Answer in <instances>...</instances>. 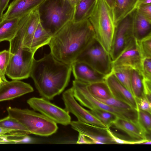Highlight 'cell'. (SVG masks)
<instances>
[{"label":"cell","mask_w":151,"mask_h":151,"mask_svg":"<svg viewBox=\"0 0 151 151\" xmlns=\"http://www.w3.org/2000/svg\"><path fill=\"white\" fill-rule=\"evenodd\" d=\"M95 37L88 19L70 21L53 35L48 45L50 53L58 60L71 65Z\"/></svg>","instance_id":"cell-1"},{"label":"cell","mask_w":151,"mask_h":151,"mask_svg":"<svg viewBox=\"0 0 151 151\" xmlns=\"http://www.w3.org/2000/svg\"><path fill=\"white\" fill-rule=\"evenodd\" d=\"M71 72V65L58 60L50 53L34 59L30 77L42 98L50 100L67 86Z\"/></svg>","instance_id":"cell-2"},{"label":"cell","mask_w":151,"mask_h":151,"mask_svg":"<svg viewBox=\"0 0 151 151\" xmlns=\"http://www.w3.org/2000/svg\"><path fill=\"white\" fill-rule=\"evenodd\" d=\"M88 19L95 38L110 53L115 27L112 9L105 0H97Z\"/></svg>","instance_id":"cell-3"},{"label":"cell","mask_w":151,"mask_h":151,"mask_svg":"<svg viewBox=\"0 0 151 151\" xmlns=\"http://www.w3.org/2000/svg\"><path fill=\"white\" fill-rule=\"evenodd\" d=\"M39 10L42 25L53 35L72 20L74 8L64 0H47Z\"/></svg>","instance_id":"cell-4"},{"label":"cell","mask_w":151,"mask_h":151,"mask_svg":"<svg viewBox=\"0 0 151 151\" xmlns=\"http://www.w3.org/2000/svg\"><path fill=\"white\" fill-rule=\"evenodd\" d=\"M8 115L24 126L30 132L41 136H48L55 133L58 129L57 123L41 113L28 109L9 107Z\"/></svg>","instance_id":"cell-5"},{"label":"cell","mask_w":151,"mask_h":151,"mask_svg":"<svg viewBox=\"0 0 151 151\" xmlns=\"http://www.w3.org/2000/svg\"><path fill=\"white\" fill-rule=\"evenodd\" d=\"M87 83L74 80L73 82V95L80 104L90 110L100 109L111 112L118 118L135 123L137 122L138 111L131 109H121L109 106L98 100L93 97L88 91Z\"/></svg>","instance_id":"cell-6"},{"label":"cell","mask_w":151,"mask_h":151,"mask_svg":"<svg viewBox=\"0 0 151 151\" xmlns=\"http://www.w3.org/2000/svg\"><path fill=\"white\" fill-rule=\"evenodd\" d=\"M76 60L86 63L106 76L112 72L113 62L110 54L95 37Z\"/></svg>","instance_id":"cell-7"},{"label":"cell","mask_w":151,"mask_h":151,"mask_svg":"<svg viewBox=\"0 0 151 151\" xmlns=\"http://www.w3.org/2000/svg\"><path fill=\"white\" fill-rule=\"evenodd\" d=\"M9 50L10 57L6 75L12 80L28 78L30 76L35 54L22 46Z\"/></svg>","instance_id":"cell-8"},{"label":"cell","mask_w":151,"mask_h":151,"mask_svg":"<svg viewBox=\"0 0 151 151\" xmlns=\"http://www.w3.org/2000/svg\"><path fill=\"white\" fill-rule=\"evenodd\" d=\"M134 10L115 25L109 53L112 62L134 38L133 30Z\"/></svg>","instance_id":"cell-9"},{"label":"cell","mask_w":151,"mask_h":151,"mask_svg":"<svg viewBox=\"0 0 151 151\" xmlns=\"http://www.w3.org/2000/svg\"><path fill=\"white\" fill-rule=\"evenodd\" d=\"M27 103L34 110L53 121L57 124L66 126L70 124L71 118L69 112L42 98L32 97Z\"/></svg>","instance_id":"cell-10"},{"label":"cell","mask_w":151,"mask_h":151,"mask_svg":"<svg viewBox=\"0 0 151 151\" xmlns=\"http://www.w3.org/2000/svg\"><path fill=\"white\" fill-rule=\"evenodd\" d=\"M71 127L83 137L86 144H116L105 128L92 125L78 121H71Z\"/></svg>","instance_id":"cell-11"},{"label":"cell","mask_w":151,"mask_h":151,"mask_svg":"<svg viewBox=\"0 0 151 151\" xmlns=\"http://www.w3.org/2000/svg\"><path fill=\"white\" fill-rule=\"evenodd\" d=\"M62 99L65 109L75 115L78 121L97 126L107 127L93 115L90 110L84 108L77 102L73 96L72 87L63 93Z\"/></svg>","instance_id":"cell-12"},{"label":"cell","mask_w":151,"mask_h":151,"mask_svg":"<svg viewBox=\"0 0 151 151\" xmlns=\"http://www.w3.org/2000/svg\"><path fill=\"white\" fill-rule=\"evenodd\" d=\"M142 58L137 41L134 38L113 62V66H128L141 73Z\"/></svg>","instance_id":"cell-13"},{"label":"cell","mask_w":151,"mask_h":151,"mask_svg":"<svg viewBox=\"0 0 151 151\" xmlns=\"http://www.w3.org/2000/svg\"><path fill=\"white\" fill-rule=\"evenodd\" d=\"M47 0H14L3 14V20L14 18L21 19L30 12L39 9Z\"/></svg>","instance_id":"cell-14"},{"label":"cell","mask_w":151,"mask_h":151,"mask_svg":"<svg viewBox=\"0 0 151 151\" xmlns=\"http://www.w3.org/2000/svg\"><path fill=\"white\" fill-rule=\"evenodd\" d=\"M105 81L110 90L113 97L127 104L132 108L138 110L136 98L132 93L120 83L113 72L106 76Z\"/></svg>","instance_id":"cell-15"},{"label":"cell","mask_w":151,"mask_h":151,"mask_svg":"<svg viewBox=\"0 0 151 151\" xmlns=\"http://www.w3.org/2000/svg\"><path fill=\"white\" fill-rule=\"evenodd\" d=\"M71 65L75 80L87 84L105 81V76L85 62L76 60Z\"/></svg>","instance_id":"cell-16"},{"label":"cell","mask_w":151,"mask_h":151,"mask_svg":"<svg viewBox=\"0 0 151 151\" xmlns=\"http://www.w3.org/2000/svg\"><path fill=\"white\" fill-rule=\"evenodd\" d=\"M33 91L28 83L19 80H7L0 85V102L13 99Z\"/></svg>","instance_id":"cell-17"},{"label":"cell","mask_w":151,"mask_h":151,"mask_svg":"<svg viewBox=\"0 0 151 151\" xmlns=\"http://www.w3.org/2000/svg\"><path fill=\"white\" fill-rule=\"evenodd\" d=\"M133 30L134 38L137 41L151 36V20L141 14L137 9L134 11Z\"/></svg>","instance_id":"cell-18"},{"label":"cell","mask_w":151,"mask_h":151,"mask_svg":"<svg viewBox=\"0 0 151 151\" xmlns=\"http://www.w3.org/2000/svg\"><path fill=\"white\" fill-rule=\"evenodd\" d=\"M112 126L124 132L130 137L135 140L148 139L138 122L118 118Z\"/></svg>","instance_id":"cell-19"},{"label":"cell","mask_w":151,"mask_h":151,"mask_svg":"<svg viewBox=\"0 0 151 151\" xmlns=\"http://www.w3.org/2000/svg\"><path fill=\"white\" fill-rule=\"evenodd\" d=\"M137 4V0H114L112 11L115 25L136 9Z\"/></svg>","instance_id":"cell-20"},{"label":"cell","mask_w":151,"mask_h":151,"mask_svg":"<svg viewBox=\"0 0 151 151\" xmlns=\"http://www.w3.org/2000/svg\"><path fill=\"white\" fill-rule=\"evenodd\" d=\"M40 22L39 9L31 12L26 23L22 47L30 50V47L33 37Z\"/></svg>","instance_id":"cell-21"},{"label":"cell","mask_w":151,"mask_h":151,"mask_svg":"<svg viewBox=\"0 0 151 151\" xmlns=\"http://www.w3.org/2000/svg\"><path fill=\"white\" fill-rule=\"evenodd\" d=\"M21 19L14 18L3 19L0 22V42H9L16 35Z\"/></svg>","instance_id":"cell-22"},{"label":"cell","mask_w":151,"mask_h":151,"mask_svg":"<svg viewBox=\"0 0 151 151\" xmlns=\"http://www.w3.org/2000/svg\"><path fill=\"white\" fill-rule=\"evenodd\" d=\"M52 36V35L44 28L40 22L32 38L30 47L31 52L35 54L40 47L48 45Z\"/></svg>","instance_id":"cell-23"},{"label":"cell","mask_w":151,"mask_h":151,"mask_svg":"<svg viewBox=\"0 0 151 151\" xmlns=\"http://www.w3.org/2000/svg\"><path fill=\"white\" fill-rule=\"evenodd\" d=\"M97 0H81L74 8L72 19L75 22L88 19Z\"/></svg>","instance_id":"cell-24"},{"label":"cell","mask_w":151,"mask_h":151,"mask_svg":"<svg viewBox=\"0 0 151 151\" xmlns=\"http://www.w3.org/2000/svg\"><path fill=\"white\" fill-rule=\"evenodd\" d=\"M87 87L89 92L95 98L105 99L113 97L105 81L87 84Z\"/></svg>","instance_id":"cell-25"},{"label":"cell","mask_w":151,"mask_h":151,"mask_svg":"<svg viewBox=\"0 0 151 151\" xmlns=\"http://www.w3.org/2000/svg\"><path fill=\"white\" fill-rule=\"evenodd\" d=\"M132 69L128 66H113L112 72L120 83L132 93L131 85Z\"/></svg>","instance_id":"cell-26"},{"label":"cell","mask_w":151,"mask_h":151,"mask_svg":"<svg viewBox=\"0 0 151 151\" xmlns=\"http://www.w3.org/2000/svg\"><path fill=\"white\" fill-rule=\"evenodd\" d=\"M143 77L141 73L138 70L132 69L131 85L132 93L137 99L142 98L144 95L143 81Z\"/></svg>","instance_id":"cell-27"},{"label":"cell","mask_w":151,"mask_h":151,"mask_svg":"<svg viewBox=\"0 0 151 151\" xmlns=\"http://www.w3.org/2000/svg\"><path fill=\"white\" fill-rule=\"evenodd\" d=\"M0 127L19 131L27 135L30 134L29 131L22 124L8 115L0 119Z\"/></svg>","instance_id":"cell-28"},{"label":"cell","mask_w":151,"mask_h":151,"mask_svg":"<svg viewBox=\"0 0 151 151\" xmlns=\"http://www.w3.org/2000/svg\"><path fill=\"white\" fill-rule=\"evenodd\" d=\"M91 114L107 127L111 126L118 118L114 114L106 111L100 109L90 110Z\"/></svg>","instance_id":"cell-29"},{"label":"cell","mask_w":151,"mask_h":151,"mask_svg":"<svg viewBox=\"0 0 151 151\" xmlns=\"http://www.w3.org/2000/svg\"><path fill=\"white\" fill-rule=\"evenodd\" d=\"M137 122L147 135H150L151 132V114L138 109Z\"/></svg>","instance_id":"cell-30"},{"label":"cell","mask_w":151,"mask_h":151,"mask_svg":"<svg viewBox=\"0 0 151 151\" xmlns=\"http://www.w3.org/2000/svg\"><path fill=\"white\" fill-rule=\"evenodd\" d=\"M10 57L9 50H5L0 52V75L3 82L7 80L5 77L6 72Z\"/></svg>","instance_id":"cell-31"},{"label":"cell","mask_w":151,"mask_h":151,"mask_svg":"<svg viewBox=\"0 0 151 151\" xmlns=\"http://www.w3.org/2000/svg\"><path fill=\"white\" fill-rule=\"evenodd\" d=\"M137 41L142 58L151 57V36Z\"/></svg>","instance_id":"cell-32"},{"label":"cell","mask_w":151,"mask_h":151,"mask_svg":"<svg viewBox=\"0 0 151 151\" xmlns=\"http://www.w3.org/2000/svg\"><path fill=\"white\" fill-rule=\"evenodd\" d=\"M107 132L116 144H144L145 143L149 140L148 139L127 140L121 139L115 135V134L109 128L107 127Z\"/></svg>","instance_id":"cell-33"},{"label":"cell","mask_w":151,"mask_h":151,"mask_svg":"<svg viewBox=\"0 0 151 151\" xmlns=\"http://www.w3.org/2000/svg\"><path fill=\"white\" fill-rule=\"evenodd\" d=\"M95 98L105 104L115 108L125 109H133L127 104L113 97L105 99Z\"/></svg>","instance_id":"cell-34"},{"label":"cell","mask_w":151,"mask_h":151,"mask_svg":"<svg viewBox=\"0 0 151 151\" xmlns=\"http://www.w3.org/2000/svg\"><path fill=\"white\" fill-rule=\"evenodd\" d=\"M141 73L144 78L151 80V57L142 58Z\"/></svg>","instance_id":"cell-35"},{"label":"cell","mask_w":151,"mask_h":151,"mask_svg":"<svg viewBox=\"0 0 151 151\" xmlns=\"http://www.w3.org/2000/svg\"><path fill=\"white\" fill-rule=\"evenodd\" d=\"M136 99L138 109L151 113V103L144 95L141 99Z\"/></svg>","instance_id":"cell-36"},{"label":"cell","mask_w":151,"mask_h":151,"mask_svg":"<svg viewBox=\"0 0 151 151\" xmlns=\"http://www.w3.org/2000/svg\"><path fill=\"white\" fill-rule=\"evenodd\" d=\"M136 9L141 14L151 20V4H141Z\"/></svg>","instance_id":"cell-37"},{"label":"cell","mask_w":151,"mask_h":151,"mask_svg":"<svg viewBox=\"0 0 151 151\" xmlns=\"http://www.w3.org/2000/svg\"><path fill=\"white\" fill-rule=\"evenodd\" d=\"M143 92L144 96L151 102V80L143 78Z\"/></svg>","instance_id":"cell-38"},{"label":"cell","mask_w":151,"mask_h":151,"mask_svg":"<svg viewBox=\"0 0 151 151\" xmlns=\"http://www.w3.org/2000/svg\"><path fill=\"white\" fill-rule=\"evenodd\" d=\"M10 0H0V14L3 16V12L8 6Z\"/></svg>","instance_id":"cell-39"},{"label":"cell","mask_w":151,"mask_h":151,"mask_svg":"<svg viewBox=\"0 0 151 151\" xmlns=\"http://www.w3.org/2000/svg\"><path fill=\"white\" fill-rule=\"evenodd\" d=\"M15 131H18L11 129L0 127V135L1 136L6 134H11Z\"/></svg>","instance_id":"cell-40"},{"label":"cell","mask_w":151,"mask_h":151,"mask_svg":"<svg viewBox=\"0 0 151 151\" xmlns=\"http://www.w3.org/2000/svg\"><path fill=\"white\" fill-rule=\"evenodd\" d=\"M0 144H14V143L8 139L6 135L0 137Z\"/></svg>","instance_id":"cell-41"},{"label":"cell","mask_w":151,"mask_h":151,"mask_svg":"<svg viewBox=\"0 0 151 151\" xmlns=\"http://www.w3.org/2000/svg\"><path fill=\"white\" fill-rule=\"evenodd\" d=\"M151 4V0H137V7L141 4Z\"/></svg>","instance_id":"cell-42"},{"label":"cell","mask_w":151,"mask_h":151,"mask_svg":"<svg viewBox=\"0 0 151 151\" xmlns=\"http://www.w3.org/2000/svg\"><path fill=\"white\" fill-rule=\"evenodd\" d=\"M68 3L72 7L74 8L81 0H64Z\"/></svg>","instance_id":"cell-43"},{"label":"cell","mask_w":151,"mask_h":151,"mask_svg":"<svg viewBox=\"0 0 151 151\" xmlns=\"http://www.w3.org/2000/svg\"><path fill=\"white\" fill-rule=\"evenodd\" d=\"M105 0L112 9L114 6V0Z\"/></svg>","instance_id":"cell-44"},{"label":"cell","mask_w":151,"mask_h":151,"mask_svg":"<svg viewBox=\"0 0 151 151\" xmlns=\"http://www.w3.org/2000/svg\"><path fill=\"white\" fill-rule=\"evenodd\" d=\"M3 81L1 78L0 75V85H1V83L3 82Z\"/></svg>","instance_id":"cell-45"},{"label":"cell","mask_w":151,"mask_h":151,"mask_svg":"<svg viewBox=\"0 0 151 151\" xmlns=\"http://www.w3.org/2000/svg\"><path fill=\"white\" fill-rule=\"evenodd\" d=\"M3 20V16L0 14V22H1Z\"/></svg>","instance_id":"cell-46"}]
</instances>
